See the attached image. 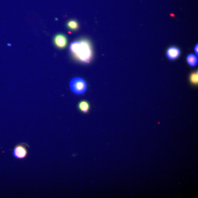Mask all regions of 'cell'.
Listing matches in <instances>:
<instances>
[{
	"label": "cell",
	"instance_id": "obj_7",
	"mask_svg": "<svg viewBox=\"0 0 198 198\" xmlns=\"http://www.w3.org/2000/svg\"><path fill=\"white\" fill-rule=\"evenodd\" d=\"M78 107L80 111L82 112L87 113L90 110V104L86 101H81L78 104Z\"/></svg>",
	"mask_w": 198,
	"mask_h": 198
},
{
	"label": "cell",
	"instance_id": "obj_2",
	"mask_svg": "<svg viewBox=\"0 0 198 198\" xmlns=\"http://www.w3.org/2000/svg\"><path fill=\"white\" fill-rule=\"evenodd\" d=\"M70 88L73 92L77 95H81L87 90L86 83L83 78L76 77L72 78L70 83Z\"/></svg>",
	"mask_w": 198,
	"mask_h": 198
},
{
	"label": "cell",
	"instance_id": "obj_9",
	"mask_svg": "<svg viewBox=\"0 0 198 198\" xmlns=\"http://www.w3.org/2000/svg\"><path fill=\"white\" fill-rule=\"evenodd\" d=\"M189 80L191 84L194 85H197L198 83V74L193 72L190 74Z\"/></svg>",
	"mask_w": 198,
	"mask_h": 198
},
{
	"label": "cell",
	"instance_id": "obj_4",
	"mask_svg": "<svg viewBox=\"0 0 198 198\" xmlns=\"http://www.w3.org/2000/svg\"><path fill=\"white\" fill-rule=\"evenodd\" d=\"M55 46L59 49L65 48L67 45V39L66 36L63 34H59L55 36L54 39Z\"/></svg>",
	"mask_w": 198,
	"mask_h": 198
},
{
	"label": "cell",
	"instance_id": "obj_10",
	"mask_svg": "<svg viewBox=\"0 0 198 198\" xmlns=\"http://www.w3.org/2000/svg\"><path fill=\"white\" fill-rule=\"evenodd\" d=\"M198 44L197 43V44L195 45L194 47V51L195 54L198 57Z\"/></svg>",
	"mask_w": 198,
	"mask_h": 198
},
{
	"label": "cell",
	"instance_id": "obj_3",
	"mask_svg": "<svg viewBox=\"0 0 198 198\" xmlns=\"http://www.w3.org/2000/svg\"><path fill=\"white\" fill-rule=\"evenodd\" d=\"M28 144L23 143L17 144L14 147L13 156L16 159L21 160L25 159L28 155Z\"/></svg>",
	"mask_w": 198,
	"mask_h": 198
},
{
	"label": "cell",
	"instance_id": "obj_6",
	"mask_svg": "<svg viewBox=\"0 0 198 198\" xmlns=\"http://www.w3.org/2000/svg\"><path fill=\"white\" fill-rule=\"evenodd\" d=\"M186 61L189 66L192 67H195L198 64L197 56L193 53H190L187 56Z\"/></svg>",
	"mask_w": 198,
	"mask_h": 198
},
{
	"label": "cell",
	"instance_id": "obj_5",
	"mask_svg": "<svg viewBox=\"0 0 198 198\" xmlns=\"http://www.w3.org/2000/svg\"><path fill=\"white\" fill-rule=\"evenodd\" d=\"M180 49L175 46H172L167 49L166 53L167 57L170 60H175L180 57Z\"/></svg>",
	"mask_w": 198,
	"mask_h": 198
},
{
	"label": "cell",
	"instance_id": "obj_1",
	"mask_svg": "<svg viewBox=\"0 0 198 198\" xmlns=\"http://www.w3.org/2000/svg\"><path fill=\"white\" fill-rule=\"evenodd\" d=\"M70 50L74 57L80 62L89 63L92 59V49L88 40L83 39L72 42Z\"/></svg>",
	"mask_w": 198,
	"mask_h": 198
},
{
	"label": "cell",
	"instance_id": "obj_8",
	"mask_svg": "<svg viewBox=\"0 0 198 198\" xmlns=\"http://www.w3.org/2000/svg\"><path fill=\"white\" fill-rule=\"evenodd\" d=\"M67 26L68 28L71 30H76L78 28V22L75 20H69L67 23Z\"/></svg>",
	"mask_w": 198,
	"mask_h": 198
}]
</instances>
